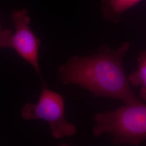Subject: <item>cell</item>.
<instances>
[{
  "label": "cell",
  "instance_id": "obj_4",
  "mask_svg": "<svg viewBox=\"0 0 146 146\" xmlns=\"http://www.w3.org/2000/svg\"><path fill=\"white\" fill-rule=\"evenodd\" d=\"M15 30L3 31L0 38V48H11L26 62L34 68L40 76H42L38 64V52L40 40L31 31L30 17L27 9L15 11L12 14Z\"/></svg>",
  "mask_w": 146,
  "mask_h": 146
},
{
  "label": "cell",
  "instance_id": "obj_2",
  "mask_svg": "<svg viewBox=\"0 0 146 146\" xmlns=\"http://www.w3.org/2000/svg\"><path fill=\"white\" fill-rule=\"evenodd\" d=\"M94 120V135L99 137L108 133L116 146H139L146 140V106L141 101L97 113Z\"/></svg>",
  "mask_w": 146,
  "mask_h": 146
},
{
  "label": "cell",
  "instance_id": "obj_3",
  "mask_svg": "<svg viewBox=\"0 0 146 146\" xmlns=\"http://www.w3.org/2000/svg\"><path fill=\"white\" fill-rule=\"evenodd\" d=\"M21 113L25 120L41 119L46 121L55 139L72 137L76 133L75 125L66 119L63 95L48 88L45 83L36 104L27 103L22 107Z\"/></svg>",
  "mask_w": 146,
  "mask_h": 146
},
{
  "label": "cell",
  "instance_id": "obj_7",
  "mask_svg": "<svg viewBox=\"0 0 146 146\" xmlns=\"http://www.w3.org/2000/svg\"><path fill=\"white\" fill-rule=\"evenodd\" d=\"M2 31L1 30V27H0V36H1V34H2Z\"/></svg>",
  "mask_w": 146,
  "mask_h": 146
},
{
  "label": "cell",
  "instance_id": "obj_6",
  "mask_svg": "<svg viewBox=\"0 0 146 146\" xmlns=\"http://www.w3.org/2000/svg\"><path fill=\"white\" fill-rule=\"evenodd\" d=\"M138 67L134 73L127 78L128 82L132 86L140 87V94L142 99L146 100V52L141 50L137 58Z\"/></svg>",
  "mask_w": 146,
  "mask_h": 146
},
{
  "label": "cell",
  "instance_id": "obj_5",
  "mask_svg": "<svg viewBox=\"0 0 146 146\" xmlns=\"http://www.w3.org/2000/svg\"><path fill=\"white\" fill-rule=\"evenodd\" d=\"M142 0H101V10L105 20L119 22L125 11L139 4Z\"/></svg>",
  "mask_w": 146,
  "mask_h": 146
},
{
  "label": "cell",
  "instance_id": "obj_1",
  "mask_svg": "<svg viewBox=\"0 0 146 146\" xmlns=\"http://www.w3.org/2000/svg\"><path fill=\"white\" fill-rule=\"evenodd\" d=\"M129 47L125 42L113 50L103 44L93 55L73 56L58 68V80L63 84L78 85L96 97L121 100L125 104L139 102L123 65Z\"/></svg>",
  "mask_w": 146,
  "mask_h": 146
}]
</instances>
